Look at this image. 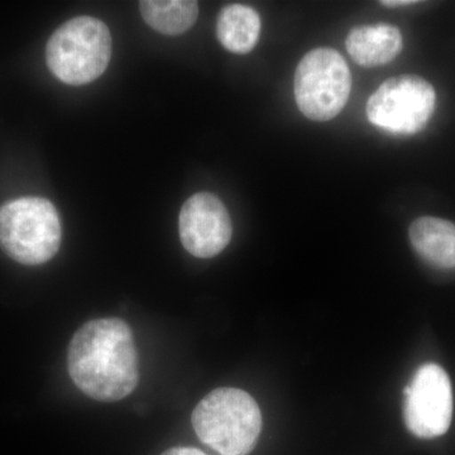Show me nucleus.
Segmentation results:
<instances>
[{"mask_svg":"<svg viewBox=\"0 0 455 455\" xmlns=\"http://www.w3.org/2000/svg\"><path fill=\"white\" fill-rule=\"evenodd\" d=\"M112 56V37L106 23L94 17L68 20L51 36L47 65L68 85H85L104 74Z\"/></svg>","mask_w":455,"mask_h":455,"instance_id":"3","label":"nucleus"},{"mask_svg":"<svg viewBox=\"0 0 455 455\" xmlns=\"http://www.w3.org/2000/svg\"><path fill=\"white\" fill-rule=\"evenodd\" d=\"M260 33V18L252 7L230 4L221 9L217 35L221 46L230 52L245 55L256 46Z\"/></svg>","mask_w":455,"mask_h":455,"instance_id":"11","label":"nucleus"},{"mask_svg":"<svg viewBox=\"0 0 455 455\" xmlns=\"http://www.w3.org/2000/svg\"><path fill=\"white\" fill-rule=\"evenodd\" d=\"M353 61L364 68L388 64L403 50V36L391 25L355 27L346 41Z\"/></svg>","mask_w":455,"mask_h":455,"instance_id":"9","label":"nucleus"},{"mask_svg":"<svg viewBox=\"0 0 455 455\" xmlns=\"http://www.w3.org/2000/svg\"><path fill=\"white\" fill-rule=\"evenodd\" d=\"M185 250L197 259H212L229 244L233 227L224 204L209 193L188 197L179 220Z\"/></svg>","mask_w":455,"mask_h":455,"instance_id":"8","label":"nucleus"},{"mask_svg":"<svg viewBox=\"0 0 455 455\" xmlns=\"http://www.w3.org/2000/svg\"><path fill=\"white\" fill-rule=\"evenodd\" d=\"M61 221L55 206L42 197H20L0 208V247L27 266L47 262L59 252Z\"/></svg>","mask_w":455,"mask_h":455,"instance_id":"4","label":"nucleus"},{"mask_svg":"<svg viewBox=\"0 0 455 455\" xmlns=\"http://www.w3.org/2000/svg\"><path fill=\"white\" fill-rule=\"evenodd\" d=\"M163 455H209L196 448L179 447L169 449Z\"/></svg>","mask_w":455,"mask_h":455,"instance_id":"13","label":"nucleus"},{"mask_svg":"<svg viewBox=\"0 0 455 455\" xmlns=\"http://www.w3.org/2000/svg\"><path fill=\"white\" fill-rule=\"evenodd\" d=\"M68 367L86 396L103 403L127 397L140 379L139 352L130 325L118 317L85 323L68 346Z\"/></svg>","mask_w":455,"mask_h":455,"instance_id":"1","label":"nucleus"},{"mask_svg":"<svg viewBox=\"0 0 455 455\" xmlns=\"http://www.w3.org/2000/svg\"><path fill=\"white\" fill-rule=\"evenodd\" d=\"M410 242L415 252L434 267L455 268V224L442 218L421 217L412 221Z\"/></svg>","mask_w":455,"mask_h":455,"instance_id":"10","label":"nucleus"},{"mask_svg":"<svg viewBox=\"0 0 455 455\" xmlns=\"http://www.w3.org/2000/svg\"><path fill=\"white\" fill-rule=\"evenodd\" d=\"M140 9L147 25L166 36L188 31L199 16V4L191 0H143Z\"/></svg>","mask_w":455,"mask_h":455,"instance_id":"12","label":"nucleus"},{"mask_svg":"<svg viewBox=\"0 0 455 455\" xmlns=\"http://www.w3.org/2000/svg\"><path fill=\"white\" fill-rule=\"evenodd\" d=\"M416 2H414V0H411V2H407V0H400V2H398V0H392V2H390V0H385V2H381V4L382 5H385V7H406V5H410V4H415Z\"/></svg>","mask_w":455,"mask_h":455,"instance_id":"14","label":"nucleus"},{"mask_svg":"<svg viewBox=\"0 0 455 455\" xmlns=\"http://www.w3.org/2000/svg\"><path fill=\"white\" fill-rule=\"evenodd\" d=\"M350 89L349 68L338 51L320 47L299 62L293 92L299 109L311 121L335 118L346 107Z\"/></svg>","mask_w":455,"mask_h":455,"instance_id":"5","label":"nucleus"},{"mask_svg":"<svg viewBox=\"0 0 455 455\" xmlns=\"http://www.w3.org/2000/svg\"><path fill=\"white\" fill-rule=\"evenodd\" d=\"M403 394V419L410 433L421 439L447 433L453 418V391L448 373L439 364L419 368Z\"/></svg>","mask_w":455,"mask_h":455,"instance_id":"7","label":"nucleus"},{"mask_svg":"<svg viewBox=\"0 0 455 455\" xmlns=\"http://www.w3.org/2000/svg\"><path fill=\"white\" fill-rule=\"evenodd\" d=\"M433 85L418 75H401L382 84L367 103V116L377 128L394 134L419 133L435 110Z\"/></svg>","mask_w":455,"mask_h":455,"instance_id":"6","label":"nucleus"},{"mask_svg":"<svg viewBox=\"0 0 455 455\" xmlns=\"http://www.w3.org/2000/svg\"><path fill=\"white\" fill-rule=\"evenodd\" d=\"M194 430L204 444L221 455H247L256 447L262 415L254 398L238 388H217L197 403Z\"/></svg>","mask_w":455,"mask_h":455,"instance_id":"2","label":"nucleus"}]
</instances>
